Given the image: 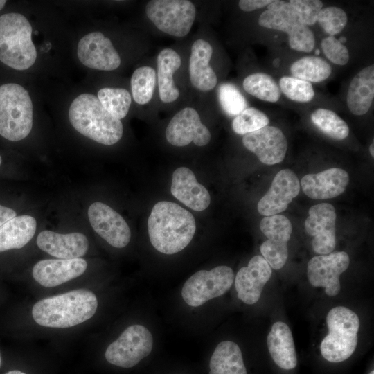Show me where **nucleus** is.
<instances>
[{
  "label": "nucleus",
  "mask_w": 374,
  "mask_h": 374,
  "mask_svg": "<svg viewBox=\"0 0 374 374\" xmlns=\"http://www.w3.org/2000/svg\"><path fill=\"white\" fill-rule=\"evenodd\" d=\"M148 228L154 249L165 254H174L190 243L196 223L192 213L186 209L177 204L161 201L153 206Z\"/></svg>",
  "instance_id": "f257e3e1"
},
{
  "label": "nucleus",
  "mask_w": 374,
  "mask_h": 374,
  "mask_svg": "<svg viewBox=\"0 0 374 374\" xmlns=\"http://www.w3.org/2000/svg\"><path fill=\"white\" fill-rule=\"evenodd\" d=\"M96 296L87 289H78L45 298L33 307L32 316L39 325L64 328L80 324L96 313Z\"/></svg>",
  "instance_id": "f03ea898"
},
{
  "label": "nucleus",
  "mask_w": 374,
  "mask_h": 374,
  "mask_svg": "<svg viewBox=\"0 0 374 374\" xmlns=\"http://www.w3.org/2000/svg\"><path fill=\"white\" fill-rule=\"evenodd\" d=\"M69 118L79 133L103 145H114L123 136L121 120L110 114L91 93H82L73 100Z\"/></svg>",
  "instance_id": "7ed1b4c3"
},
{
  "label": "nucleus",
  "mask_w": 374,
  "mask_h": 374,
  "mask_svg": "<svg viewBox=\"0 0 374 374\" xmlns=\"http://www.w3.org/2000/svg\"><path fill=\"white\" fill-rule=\"evenodd\" d=\"M32 26L20 13L0 16V61L15 70H26L36 61L37 51L32 41Z\"/></svg>",
  "instance_id": "20e7f679"
},
{
  "label": "nucleus",
  "mask_w": 374,
  "mask_h": 374,
  "mask_svg": "<svg viewBox=\"0 0 374 374\" xmlns=\"http://www.w3.org/2000/svg\"><path fill=\"white\" fill-rule=\"evenodd\" d=\"M33 103L28 91L21 85L7 83L0 86V135L10 141L26 138L33 127Z\"/></svg>",
  "instance_id": "39448f33"
},
{
  "label": "nucleus",
  "mask_w": 374,
  "mask_h": 374,
  "mask_svg": "<svg viewBox=\"0 0 374 374\" xmlns=\"http://www.w3.org/2000/svg\"><path fill=\"white\" fill-rule=\"evenodd\" d=\"M328 334L320 345L321 353L328 362L338 363L348 359L357 345L358 316L351 310L337 306L326 317Z\"/></svg>",
  "instance_id": "423d86ee"
},
{
  "label": "nucleus",
  "mask_w": 374,
  "mask_h": 374,
  "mask_svg": "<svg viewBox=\"0 0 374 374\" xmlns=\"http://www.w3.org/2000/svg\"><path fill=\"white\" fill-rule=\"evenodd\" d=\"M145 13L159 30L181 37L190 32L196 17V8L188 0H152L145 6Z\"/></svg>",
  "instance_id": "0eeeda50"
},
{
  "label": "nucleus",
  "mask_w": 374,
  "mask_h": 374,
  "mask_svg": "<svg viewBox=\"0 0 374 374\" xmlns=\"http://www.w3.org/2000/svg\"><path fill=\"white\" fill-rule=\"evenodd\" d=\"M234 279L233 269L226 265L198 271L185 282L181 290L183 299L190 306H200L224 294L231 287Z\"/></svg>",
  "instance_id": "6e6552de"
},
{
  "label": "nucleus",
  "mask_w": 374,
  "mask_h": 374,
  "mask_svg": "<svg viewBox=\"0 0 374 374\" xmlns=\"http://www.w3.org/2000/svg\"><path fill=\"white\" fill-rule=\"evenodd\" d=\"M152 346L150 332L143 326L132 325L108 346L105 355L113 365L132 368L151 353Z\"/></svg>",
  "instance_id": "1a4fd4ad"
},
{
  "label": "nucleus",
  "mask_w": 374,
  "mask_h": 374,
  "mask_svg": "<svg viewBox=\"0 0 374 374\" xmlns=\"http://www.w3.org/2000/svg\"><path fill=\"white\" fill-rule=\"evenodd\" d=\"M260 229L267 238L260 247L262 257L271 268L281 269L288 258L287 244L292 232L291 222L280 214L265 216L260 222Z\"/></svg>",
  "instance_id": "9d476101"
},
{
  "label": "nucleus",
  "mask_w": 374,
  "mask_h": 374,
  "mask_svg": "<svg viewBox=\"0 0 374 374\" xmlns=\"http://www.w3.org/2000/svg\"><path fill=\"white\" fill-rule=\"evenodd\" d=\"M349 263V256L344 251L314 256L308 263V280L314 287H324L327 295L336 296L341 290L339 276Z\"/></svg>",
  "instance_id": "9b49d317"
},
{
  "label": "nucleus",
  "mask_w": 374,
  "mask_h": 374,
  "mask_svg": "<svg viewBox=\"0 0 374 374\" xmlns=\"http://www.w3.org/2000/svg\"><path fill=\"white\" fill-rule=\"evenodd\" d=\"M304 226L306 233L313 237L312 242L314 252L327 255L336 246V218L334 206L328 203H321L311 206Z\"/></svg>",
  "instance_id": "f8f14e48"
},
{
  "label": "nucleus",
  "mask_w": 374,
  "mask_h": 374,
  "mask_svg": "<svg viewBox=\"0 0 374 374\" xmlns=\"http://www.w3.org/2000/svg\"><path fill=\"white\" fill-rule=\"evenodd\" d=\"M166 138L169 143L183 147L193 142L197 146H204L211 140L209 130L193 107H186L178 112L166 129Z\"/></svg>",
  "instance_id": "ddd939ff"
},
{
  "label": "nucleus",
  "mask_w": 374,
  "mask_h": 374,
  "mask_svg": "<svg viewBox=\"0 0 374 374\" xmlns=\"http://www.w3.org/2000/svg\"><path fill=\"white\" fill-rule=\"evenodd\" d=\"M88 217L93 230L110 245L126 247L131 238L130 229L123 217L108 205L94 202L88 209Z\"/></svg>",
  "instance_id": "4468645a"
},
{
  "label": "nucleus",
  "mask_w": 374,
  "mask_h": 374,
  "mask_svg": "<svg viewBox=\"0 0 374 374\" xmlns=\"http://www.w3.org/2000/svg\"><path fill=\"white\" fill-rule=\"evenodd\" d=\"M77 53L80 62L90 69L113 71L121 64V57L111 40L100 32H91L82 37Z\"/></svg>",
  "instance_id": "2eb2a0df"
},
{
  "label": "nucleus",
  "mask_w": 374,
  "mask_h": 374,
  "mask_svg": "<svg viewBox=\"0 0 374 374\" xmlns=\"http://www.w3.org/2000/svg\"><path fill=\"white\" fill-rule=\"evenodd\" d=\"M244 147L266 165L280 163L287 150V140L278 127L267 125L242 137Z\"/></svg>",
  "instance_id": "dca6fc26"
},
{
  "label": "nucleus",
  "mask_w": 374,
  "mask_h": 374,
  "mask_svg": "<svg viewBox=\"0 0 374 374\" xmlns=\"http://www.w3.org/2000/svg\"><path fill=\"white\" fill-rule=\"evenodd\" d=\"M296 174L290 169L280 170L274 177L266 194L259 200L257 209L260 215L270 216L285 211L300 191Z\"/></svg>",
  "instance_id": "f3484780"
},
{
  "label": "nucleus",
  "mask_w": 374,
  "mask_h": 374,
  "mask_svg": "<svg viewBox=\"0 0 374 374\" xmlns=\"http://www.w3.org/2000/svg\"><path fill=\"white\" fill-rule=\"evenodd\" d=\"M271 274V268L265 259L258 255L253 256L247 267L239 269L235 278L238 299L246 304L256 303Z\"/></svg>",
  "instance_id": "a211bd4d"
},
{
  "label": "nucleus",
  "mask_w": 374,
  "mask_h": 374,
  "mask_svg": "<svg viewBox=\"0 0 374 374\" xmlns=\"http://www.w3.org/2000/svg\"><path fill=\"white\" fill-rule=\"evenodd\" d=\"M84 259H47L37 262L33 268L34 279L41 285L52 287L81 276L87 269Z\"/></svg>",
  "instance_id": "6ab92c4d"
},
{
  "label": "nucleus",
  "mask_w": 374,
  "mask_h": 374,
  "mask_svg": "<svg viewBox=\"0 0 374 374\" xmlns=\"http://www.w3.org/2000/svg\"><path fill=\"white\" fill-rule=\"evenodd\" d=\"M349 183L348 172L331 168L316 174H308L301 180L303 192L313 199L334 198L342 194Z\"/></svg>",
  "instance_id": "aec40b11"
},
{
  "label": "nucleus",
  "mask_w": 374,
  "mask_h": 374,
  "mask_svg": "<svg viewBox=\"0 0 374 374\" xmlns=\"http://www.w3.org/2000/svg\"><path fill=\"white\" fill-rule=\"evenodd\" d=\"M38 247L60 259L79 258L88 251L89 242L81 233H57L45 230L37 238Z\"/></svg>",
  "instance_id": "412c9836"
},
{
  "label": "nucleus",
  "mask_w": 374,
  "mask_h": 374,
  "mask_svg": "<svg viewBox=\"0 0 374 374\" xmlns=\"http://www.w3.org/2000/svg\"><path fill=\"white\" fill-rule=\"evenodd\" d=\"M170 190L176 199L195 211L205 210L211 202L208 191L197 182L193 172L186 167L174 171Z\"/></svg>",
  "instance_id": "4be33fe9"
},
{
  "label": "nucleus",
  "mask_w": 374,
  "mask_h": 374,
  "mask_svg": "<svg viewBox=\"0 0 374 374\" xmlns=\"http://www.w3.org/2000/svg\"><path fill=\"white\" fill-rule=\"evenodd\" d=\"M213 54L211 45L204 39H197L191 47L189 59V75L191 84L202 91L212 90L217 78L210 66Z\"/></svg>",
  "instance_id": "5701e85b"
},
{
  "label": "nucleus",
  "mask_w": 374,
  "mask_h": 374,
  "mask_svg": "<svg viewBox=\"0 0 374 374\" xmlns=\"http://www.w3.org/2000/svg\"><path fill=\"white\" fill-rule=\"evenodd\" d=\"M267 346L273 360L285 370L297 365V356L293 337L289 326L283 321L274 323L267 336Z\"/></svg>",
  "instance_id": "b1692460"
},
{
  "label": "nucleus",
  "mask_w": 374,
  "mask_h": 374,
  "mask_svg": "<svg viewBox=\"0 0 374 374\" xmlns=\"http://www.w3.org/2000/svg\"><path fill=\"white\" fill-rule=\"evenodd\" d=\"M374 98V65L359 71L352 79L348 89L346 102L350 112L356 116L366 114Z\"/></svg>",
  "instance_id": "393cba45"
},
{
  "label": "nucleus",
  "mask_w": 374,
  "mask_h": 374,
  "mask_svg": "<svg viewBox=\"0 0 374 374\" xmlns=\"http://www.w3.org/2000/svg\"><path fill=\"white\" fill-rule=\"evenodd\" d=\"M181 64L179 55L173 49L166 48L161 50L157 56V81L159 94L163 103L175 101L179 96L173 75Z\"/></svg>",
  "instance_id": "a878e982"
},
{
  "label": "nucleus",
  "mask_w": 374,
  "mask_h": 374,
  "mask_svg": "<svg viewBox=\"0 0 374 374\" xmlns=\"http://www.w3.org/2000/svg\"><path fill=\"white\" fill-rule=\"evenodd\" d=\"M36 220L28 215L16 216L0 227V252L21 249L34 236Z\"/></svg>",
  "instance_id": "bb28decb"
},
{
  "label": "nucleus",
  "mask_w": 374,
  "mask_h": 374,
  "mask_svg": "<svg viewBox=\"0 0 374 374\" xmlns=\"http://www.w3.org/2000/svg\"><path fill=\"white\" fill-rule=\"evenodd\" d=\"M209 374H247L241 350L231 341L216 346L209 362Z\"/></svg>",
  "instance_id": "cd10ccee"
},
{
  "label": "nucleus",
  "mask_w": 374,
  "mask_h": 374,
  "mask_svg": "<svg viewBox=\"0 0 374 374\" xmlns=\"http://www.w3.org/2000/svg\"><path fill=\"white\" fill-rule=\"evenodd\" d=\"M290 72L294 78L309 82H320L330 75L332 67L321 57L305 56L292 64Z\"/></svg>",
  "instance_id": "c85d7f7f"
},
{
  "label": "nucleus",
  "mask_w": 374,
  "mask_h": 374,
  "mask_svg": "<svg viewBox=\"0 0 374 374\" xmlns=\"http://www.w3.org/2000/svg\"><path fill=\"white\" fill-rule=\"evenodd\" d=\"M301 22L289 1L278 10H266L259 17L258 24L266 28L285 32L290 35Z\"/></svg>",
  "instance_id": "c756f323"
},
{
  "label": "nucleus",
  "mask_w": 374,
  "mask_h": 374,
  "mask_svg": "<svg viewBox=\"0 0 374 374\" xmlns=\"http://www.w3.org/2000/svg\"><path fill=\"white\" fill-rule=\"evenodd\" d=\"M242 85L248 93L264 101L276 103L281 95L275 80L265 73L249 75L243 80Z\"/></svg>",
  "instance_id": "7c9ffc66"
},
{
  "label": "nucleus",
  "mask_w": 374,
  "mask_h": 374,
  "mask_svg": "<svg viewBox=\"0 0 374 374\" xmlns=\"http://www.w3.org/2000/svg\"><path fill=\"white\" fill-rule=\"evenodd\" d=\"M313 124L323 134L335 140H343L349 134L347 123L335 112L318 108L310 116Z\"/></svg>",
  "instance_id": "2f4dec72"
},
{
  "label": "nucleus",
  "mask_w": 374,
  "mask_h": 374,
  "mask_svg": "<svg viewBox=\"0 0 374 374\" xmlns=\"http://www.w3.org/2000/svg\"><path fill=\"white\" fill-rule=\"evenodd\" d=\"M157 82L155 70L148 66L136 69L131 77V90L134 101L139 105L148 103L153 96Z\"/></svg>",
  "instance_id": "473e14b6"
},
{
  "label": "nucleus",
  "mask_w": 374,
  "mask_h": 374,
  "mask_svg": "<svg viewBox=\"0 0 374 374\" xmlns=\"http://www.w3.org/2000/svg\"><path fill=\"white\" fill-rule=\"evenodd\" d=\"M97 98L103 107L119 120L127 116L132 103L130 92L123 88H102L98 91Z\"/></svg>",
  "instance_id": "72a5a7b5"
},
{
  "label": "nucleus",
  "mask_w": 374,
  "mask_h": 374,
  "mask_svg": "<svg viewBox=\"0 0 374 374\" xmlns=\"http://www.w3.org/2000/svg\"><path fill=\"white\" fill-rule=\"evenodd\" d=\"M269 123V119L264 112L254 107H247L233 120L232 128L235 133L245 135L267 126Z\"/></svg>",
  "instance_id": "f704fd0d"
},
{
  "label": "nucleus",
  "mask_w": 374,
  "mask_h": 374,
  "mask_svg": "<svg viewBox=\"0 0 374 374\" xmlns=\"http://www.w3.org/2000/svg\"><path fill=\"white\" fill-rule=\"evenodd\" d=\"M218 99L224 112L230 116H236L247 107V102L233 84L223 83L218 89Z\"/></svg>",
  "instance_id": "c9c22d12"
},
{
  "label": "nucleus",
  "mask_w": 374,
  "mask_h": 374,
  "mask_svg": "<svg viewBox=\"0 0 374 374\" xmlns=\"http://www.w3.org/2000/svg\"><path fill=\"white\" fill-rule=\"evenodd\" d=\"M278 87L287 98L294 101L307 103L314 96V91L310 82L294 77H282Z\"/></svg>",
  "instance_id": "e433bc0d"
},
{
  "label": "nucleus",
  "mask_w": 374,
  "mask_h": 374,
  "mask_svg": "<svg viewBox=\"0 0 374 374\" xmlns=\"http://www.w3.org/2000/svg\"><path fill=\"white\" fill-rule=\"evenodd\" d=\"M317 21L326 33L330 36H334L344 30L348 21V17L341 8L329 6L319 11Z\"/></svg>",
  "instance_id": "4c0bfd02"
},
{
  "label": "nucleus",
  "mask_w": 374,
  "mask_h": 374,
  "mask_svg": "<svg viewBox=\"0 0 374 374\" xmlns=\"http://www.w3.org/2000/svg\"><path fill=\"white\" fill-rule=\"evenodd\" d=\"M289 3L299 21L307 26L314 25L317 21L318 14L323 8V2L319 0H290Z\"/></svg>",
  "instance_id": "58836bf2"
},
{
  "label": "nucleus",
  "mask_w": 374,
  "mask_h": 374,
  "mask_svg": "<svg viewBox=\"0 0 374 374\" xmlns=\"http://www.w3.org/2000/svg\"><path fill=\"white\" fill-rule=\"evenodd\" d=\"M321 49L326 57L332 63L346 65L349 61L348 48L334 36H328L321 42Z\"/></svg>",
  "instance_id": "ea45409f"
},
{
  "label": "nucleus",
  "mask_w": 374,
  "mask_h": 374,
  "mask_svg": "<svg viewBox=\"0 0 374 374\" xmlns=\"http://www.w3.org/2000/svg\"><path fill=\"white\" fill-rule=\"evenodd\" d=\"M296 28L288 35L290 46L292 49L309 53L315 45V38L308 26L299 24Z\"/></svg>",
  "instance_id": "a19ab883"
},
{
  "label": "nucleus",
  "mask_w": 374,
  "mask_h": 374,
  "mask_svg": "<svg viewBox=\"0 0 374 374\" xmlns=\"http://www.w3.org/2000/svg\"><path fill=\"white\" fill-rule=\"evenodd\" d=\"M272 0H240L238 6L242 11L251 12L268 6Z\"/></svg>",
  "instance_id": "79ce46f5"
},
{
  "label": "nucleus",
  "mask_w": 374,
  "mask_h": 374,
  "mask_svg": "<svg viewBox=\"0 0 374 374\" xmlns=\"http://www.w3.org/2000/svg\"><path fill=\"white\" fill-rule=\"evenodd\" d=\"M16 216V212L13 209L0 205V227Z\"/></svg>",
  "instance_id": "37998d69"
},
{
  "label": "nucleus",
  "mask_w": 374,
  "mask_h": 374,
  "mask_svg": "<svg viewBox=\"0 0 374 374\" xmlns=\"http://www.w3.org/2000/svg\"><path fill=\"white\" fill-rule=\"evenodd\" d=\"M6 374H26L21 371L14 370L7 372Z\"/></svg>",
  "instance_id": "c03bdc74"
},
{
  "label": "nucleus",
  "mask_w": 374,
  "mask_h": 374,
  "mask_svg": "<svg viewBox=\"0 0 374 374\" xmlns=\"http://www.w3.org/2000/svg\"><path fill=\"white\" fill-rule=\"evenodd\" d=\"M374 143L373 141L372 142V143L370 145V147H369V152H370V154L371 155L372 157H374Z\"/></svg>",
  "instance_id": "a18cd8bd"
},
{
  "label": "nucleus",
  "mask_w": 374,
  "mask_h": 374,
  "mask_svg": "<svg viewBox=\"0 0 374 374\" xmlns=\"http://www.w3.org/2000/svg\"><path fill=\"white\" fill-rule=\"evenodd\" d=\"M6 3V1L0 0V10L4 7Z\"/></svg>",
  "instance_id": "49530a36"
},
{
  "label": "nucleus",
  "mask_w": 374,
  "mask_h": 374,
  "mask_svg": "<svg viewBox=\"0 0 374 374\" xmlns=\"http://www.w3.org/2000/svg\"><path fill=\"white\" fill-rule=\"evenodd\" d=\"M1 163H2V158H1V157L0 155V166H1Z\"/></svg>",
  "instance_id": "de8ad7c7"
},
{
  "label": "nucleus",
  "mask_w": 374,
  "mask_h": 374,
  "mask_svg": "<svg viewBox=\"0 0 374 374\" xmlns=\"http://www.w3.org/2000/svg\"><path fill=\"white\" fill-rule=\"evenodd\" d=\"M369 374H374V371L372 370V371L369 373Z\"/></svg>",
  "instance_id": "09e8293b"
}]
</instances>
